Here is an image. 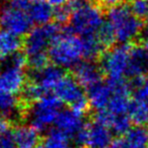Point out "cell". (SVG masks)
I'll return each instance as SVG.
<instances>
[{"mask_svg":"<svg viewBox=\"0 0 148 148\" xmlns=\"http://www.w3.org/2000/svg\"><path fill=\"white\" fill-rule=\"evenodd\" d=\"M49 57L60 68H75L84 58L81 36L68 30L60 33L49 47Z\"/></svg>","mask_w":148,"mask_h":148,"instance_id":"cell-1","label":"cell"},{"mask_svg":"<svg viewBox=\"0 0 148 148\" xmlns=\"http://www.w3.org/2000/svg\"><path fill=\"white\" fill-rule=\"evenodd\" d=\"M108 11V21L115 31L116 40L120 43H131L141 34L143 30V20L132 13L128 3L110 8Z\"/></svg>","mask_w":148,"mask_h":148,"instance_id":"cell-2","label":"cell"},{"mask_svg":"<svg viewBox=\"0 0 148 148\" xmlns=\"http://www.w3.org/2000/svg\"><path fill=\"white\" fill-rule=\"evenodd\" d=\"M64 77L62 68L45 66L39 70H33L31 80L24 87V96L29 101H37L49 94H53L58 84Z\"/></svg>","mask_w":148,"mask_h":148,"instance_id":"cell-3","label":"cell"},{"mask_svg":"<svg viewBox=\"0 0 148 148\" xmlns=\"http://www.w3.org/2000/svg\"><path fill=\"white\" fill-rule=\"evenodd\" d=\"M27 57L17 53L0 62V92L17 96L24 90L26 76L24 72Z\"/></svg>","mask_w":148,"mask_h":148,"instance_id":"cell-4","label":"cell"},{"mask_svg":"<svg viewBox=\"0 0 148 148\" xmlns=\"http://www.w3.org/2000/svg\"><path fill=\"white\" fill-rule=\"evenodd\" d=\"M103 13L104 10L92 0L72 14L66 30L79 36L97 33L104 22Z\"/></svg>","mask_w":148,"mask_h":148,"instance_id":"cell-5","label":"cell"},{"mask_svg":"<svg viewBox=\"0 0 148 148\" xmlns=\"http://www.w3.org/2000/svg\"><path fill=\"white\" fill-rule=\"evenodd\" d=\"M62 107V102L55 94H49L34 102L28 114L30 125L39 131L49 129L56 124Z\"/></svg>","mask_w":148,"mask_h":148,"instance_id":"cell-6","label":"cell"},{"mask_svg":"<svg viewBox=\"0 0 148 148\" xmlns=\"http://www.w3.org/2000/svg\"><path fill=\"white\" fill-rule=\"evenodd\" d=\"M131 47V43H121L102 55L101 69L109 80H124V77L127 76Z\"/></svg>","mask_w":148,"mask_h":148,"instance_id":"cell-7","label":"cell"},{"mask_svg":"<svg viewBox=\"0 0 148 148\" xmlns=\"http://www.w3.org/2000/svg\"><path fill=\"white\" fill-rule=\"evenodd\" d=\"M60 33L58 24L47 23L37 25L26 35L24 40V51L27 59L37 56L49 55V49L53 39Z\"/></svg>","mask_w":148,"mask_h":148,"instance_id":"cell-8","label":"cell"},{"mask_svg":"<svg viewBox=\"0 0 148 148\" xmlns=\"http://www.w3.org/2000/svg\"><path fill=\"white\" fill-rule=\"evenodd\" d=\"M62 103L68 104L71 109L84 115L89 107L88 97L83 92V87L78 83L75 77L66 76L58 84L53 92Z\"/></svg>","mask_w":148,"mask_h":148,"instance_id":"cell-9","label":"cell"},{"mask_svg":"<svg viewBox=\"0 0 148 148\" xmlns=\"http://www.w3.org/2000/svg\"><path fill=\"white\" fill-rule=\"evenodd\" d=\"M75 141L78 145L87 148H108L112 143L113 133L106 125L94 121L84 125L75 135Z\"/></svg>","mask_w":148,"mask_h":148,"instance_id":"cell-10","label":"cell"},{"mask_svg":"<svg viewBox=\"0 0 148 148\" xmlns=\"http://www.w3.org/2000/svg\"><path fill=\"white\" fill-rule=\"evenodd\" d=\"M32 24L27 11L12 7L9 4L3 6L0 10V27L17 36L27 35L32 29Z\"/></svg>","mask_w":148,"mask_h":148,"instance_id":"cell-11","label":"cell"},{"mask_svg":"<svg viewBox=\"0 0 148 148\" xmlns=\"http://www.w3.org/2000/svg\"><path fill=\"white\" fill-rule=\"evenodd\" d=\"M113 93L109 105L105 111L109 112L112 116L127 115L130 107V87L124 80L111 81Z\"/></svg>","mask_w":148,"mask_h":148,"instance_id":"cell-12","label":"cell"},{"mask_svg":"<svg viewBox=\"0 0 148 148\" xmlns=\"http://www.w3.org/2000/svg\"><path fill=\"white\" fill-rule=\"evenodd\" d=\"M74 77L83 88L90 89L102 82L101 69L92 60L81 62L74 68Z\"/></svg>","mask_w":148,"mask_h":148,"instance_id":"cell-13","label":"cell"},{"mask_svg":"<svg viewBox=\"0 0 148 148\" xmlns=\"http://www.w3.org/2000/svg\"><path fill=\"white\" fill-rule=\"evenodd\" d=\"M112 93H113V88L110 81L108 83L100 82L96 84L92 88L88 89L87 92L90 106L97 112L105 110L109 105Z\"/></svg>","mask_w":148,"mask_h":148,"instance_id":"cell-14","label":"cell"},{"mask_svg":"<svg viewBox=\"0 0 148 148\" xmlns=\"http://www.w3.org/2000/svg\"><path fill=\"white\" fill-rule=\"evenodd\" d=\"M57 128L62 130L69 136L75 137V135L84 127L83 115L70 108L68 110H62L57 119Z\"/></svg>","mask_w":148,"mask_h":148,"instance_id":"cell-15","label":"cell"},{"mask_svg":"<svg viewBox=\"0 0 148 148\" xmlns=\"http://www.w3.org/2000/svg\"><path fill=\"white\" fill-rule=\"evenodd\" d=\"M148 73V53L144 47L133 45L130 51V60L127 76L132 79L144 77Z\"/></svg>","mask_w":148,"mask_h":148,"instance_id":"cell-16","label":"cell"},{"mask_svg":"<svg viewBox=\"0 0 148 148\" xmlns=\"http://www.w3.org/2000/svg\"><path fill=\"white\" fill-rule=\"evenodd\" d=\"M40 131L32 125H19L14 129L13 138L17 148H38Z\"/></svg>","mask_w":148,"mask_h":148,"instance_id":"cell-17","label":"cell"},{"mask_svg":"<svg viewBox=\"0 0 148 148\" xmlns=\"http://www.w3.org/2000/svg\"><path fill=\"white\" fill-rule=\"evenodd\" d=\"M22 47L20 37L0 27V62H3L15 53Z\"/></svg>","mask_w":148,"mask_h":148,"instance_id":"cell-18","label":"cell"},{"mask_svg":"<svg viewBox=\"0 0 148 148\" xmlns=\"http://www.w3.org/2000/svg\"><path fill=\"white\" fill-rule=\"evenodd\" d=\"M27 12L33 23L37 25H43L51 23V19L53 18L55 9H53V6L45 0L32 1Z\"/></svg>","mask_w":148,"mask_h":148,"instance_id":"cell-19","label":"cell"},{"mask_svg":"<svg viewBox=\"0 0 148 148\" xmlns=\"http://www.w3.org/2000/svg\"><path fill=\"white\" fill-rule=\"evenodd\" d=\"M81 38L83 41L84 59L87 60H93L104 53L103 51H105V47L100 41L97 33L84 35L81 36Z\"/></svg>","mask_w":148,"mask_h":148,"instance_id":"cell-20","label":"cell"},{"mask_svg":"<svg viewBox=\"0 0 148 148\" xmlns=\"http://www.w3.org/2000/svg\"><path fill=\"white\" fill-rule=\"evenodd\" d=\"M124 139L132 148H146L148 146V127L136 125L125 134Z\"/></svg>","mask_w":148,"mask_h":148,"instance_id":"cell-21","label":"cell"},{"mask_svg":"<svg viewBox=\"0 0 148 148\" xmlns=\"http://www.w3.org/2000/svg\"><path fill=\"white\" fill-rule=\"evenodd\" d=\"M128 116L135 125L148 124V103L135 99L131 101Z\"/></svg>","mask_w":148,"mask_h":148,"instance_id":"cell-22","label":"cell"},{"mask_svg":"<svg viewBox=\"0 0 148 148\" xmlns=\"http://www.w3.org/2000/svg\"><path fill=\"white\" fill-rule=\"evenodd\" d=\"M70 136L56 128L47 132L43 140L42 148H70Z\"/></svg>","mask_w":148,"mask_h":148,"instance_id":"cell-23","label":"cell"},{"mask_svg":"<svg viewBox=\"0 0 148 148\" xmlns=\"http://www.w3.org/2000/svg\"><path fill=\"white\" fill-rule=\"evenodd\" d=\"M19 104L16 95L0 92V113L6 117H14L17 115Z\"/></svg>","mask_w":148,"mask_h":148,"instance_id":"cell-24","label":"cell"},{"mask_svg":"<svg viewBox=\"0 0 148 148\" xmlns=\"http://www.w3.org/2000/svg\"><path fill=\"white\" fill-rule=\"evenodd\" d=\"M97 35L99 37L100 41L102 42V45L105 47V49L111 47L116 41L115 31H114L113 26H112V24L109 21L103 22L101 27L98 30Z\"/></svg>","mask_w":148,"mask_h":148,"instance_id":"cell-25","label":"cell"},{"mask_svg":"<svg viewBox=\"0 0 148 148\" xmlns=\"http://www.w3.org/2000/svg\"><path fill=\"white\" fill-rule=\"evenodd\" d=\"M135 86V99L148 103V77H139L133 79Z\"/></svg>","mask_w":148,"mask_h":148,"instance_id":"cell-26","label":"cell"},{"mask_svg":"<svg viewBox=\"0 0 148 148\" xmlns=\"http://www.w3.org/2000/svg\"><path fill=\"white\" fill-rule=\"evenodd\" d=\"M128 5L132 13L140 19L148 17V2L147 0H129Z\"/></svg>","mask_w":148,"mask_h":148,"instance_id":"cell-27","label":"cell"},{"mask_svg":"<svg viewBox=\"0 0 148 148\" xmlns=\"http://www.w3.org/2000/svg\"><path fill=\"white\" fill-rule=\"evenodd\" d=\"M72 17V11L68 8V6L64 4V6L55 8V14L53 19L62 25H68Z\"/></svg>","mask_w":148,"mask_h":148,"instance_id":"cell-28","label":"cell"},{"mask_svg":"<svg viewBox=\"0 0 148 148\" xmlns=\"http://www.w3.org/2000/svg\"><path fill=\"white\" fill-rule=\"evenodd\" d=\"M94 1L105 11V10H109L112 7H115V6L128 3L129 0H94Z\"/></svg>","mask_w":148,"mask_h":148,"instance_id":"cell-29","label":"cell"},{"mask_svg":"<svg viewBox=\"0 0 148 148\" xmlns=\"http://www.w3.org/2000/svg\"><path fill=\"white\" fill-rule=\"evenodd\" d=\"M0 148H17L12 133L8 132L0 135Z\"/></svg>","mask_w":148,"mask_h":148,"instance_id":"cell-30","label":"cell"},{"mask_svg":"<svg viewBox=\"0 0 148 148\" xmlns=\"http://www.w3.org/2000/svg\"><path fill=\"white\" fill-rule=\"evenodd\" d=\"M33 0H9V5L12 7H15L17 9L24 10V11H28L31 3Z\"/></svg>","mask_w":148,"mask_h":148,"instance_id":"cell-31","label":"cell"},{"mask_svg":"<svg viewBox=\"0 0 148 148\" xmlns=\"http://www.w3.org/2000/svg\"><path fill=\"white\" fill-rule=\"evenodd\" d=\"M10 132V123L8 117L0 113V135Z\"/></svg>","mask_w":148,"mask_h":148,"instance_id":"cell-32","label":"cell"},{"mask_svg":"<svg viewBox=\"0 0 148 148\" xmlns=\"http://www.w3.org/2000/svg\"><path fill=\"white\" fill-rule=\"evenodd\" d=\"M111 148H132L128 143L126 142L124 138L123 139H117L115 140L113 143H112V146Z\"/></svg>","mask_w":148,"mask_h":148,"instance_id":"cell-33","label":"cell"},{"mask_svg":"<svg viewBox=\"0 0 148 148\" xmlns=\"http://www.w3.org/2000/svg\"><path fill=\"white\" fill-rule=\"evenodd\" d=\"M47 2L53 7L57 8V7H60V6H64L68 2V0H47Z\"/></svg>","mask_w":148,"mask_h":148,"instance_id":"cell-34","label":"cell"},{"mask_svg":"<svg viewBox=\"0 0 148 148\" xmlns=\"http://www.w3.org/2000/svg\"><path fill=\"white\" fill-rule=\"evenodd\" d=\"M144 49H146V51L148 53V37L144 40Z\"/></svg>","mask_w":148,"mask_h":148,"instance_id":"cell-35","label":"cell"},{"mask_svg":"<svg viewBox=\"0 0 148 148\" xmlns=\"http://www.w3.org/2000/svg\"><path fill=\"white\" fill-rule=\"evenodd\" d=\"M146 27H147V29H148V17L146 18Z\"/></svg>","mask_w":148,"mask_h":148,"instance_id":"cell-36","label":"cell"},{"mask_svg":"<svg viewBox=\"0 0 148 148\" xmlns=\"http://www.w3.org/2000/svg\"><path fill=\"white\" fill-rule=\"evenodd\" d=\"M33 1H43V0H33Z\"/></svg>","mask_w":148,"mask_h":148,"instance_id":"cell-37","label":"cell"},{"mask_svg":"<svg viewBox=\"0 0 148 148\" xmlns=\"http://www.w3.org/2000/svg\"><path fill=\"white\" fill-rule=\"evenodd\" d=\"M147 2H148V0H147Z\"/></svg>","mask_w":148,"mask_h":148,"instance_id":"cell-38","label":"cell"},{"mask_svg":"<svg viewBox=\"0 0 148 148\" xmlns=\"http://www.w3.org/2000/svg\"><path fill=\"white\" fill-rule=\"evenodd\" d=\"M146 148H148V147H146Z\"/></svg>","mask_w":148,"mask_h":148,"instance_id":"cell-39","label":"cell"},{"mask_svg":"<svg viewBox=\"0 0 148 148\" xmlns=\"http://www.w3.org/2000/svg\"><path fill=\"white\" fill-rule=\"evenodd\" d=\"M0 10H1V9H0Z\"/></svg>","mask_w":148,"mask_h":148,"instance_id":"cell-40","label":"cell"},{"mask_svg":"<svg viewBox=\"0 0 148 148\" xmlns=\"http://www.w3.org/2000/svg\"><path fill=\"white\" fill-rule=\"evenodd\" d=\"M38 148H39V147H38Z\"/></svg>","mask_w":148,"mask_h":148,"instance_id":"cell-41","label":"cell"}]
</instances>
